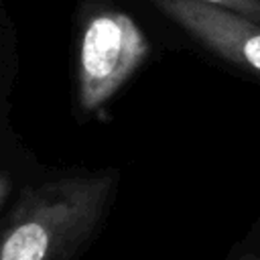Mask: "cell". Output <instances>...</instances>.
<instances>
[{
    "mask_svg": "<svg viewBox=\"0 0 260 260\" xmlns=\"http://www.w3.org/2000/svg\"><path fill=\"white\" fill-rule=\"evenodd\" d=\"M116 183L106 169L26 189L0 225V260H71L104 219Z\"/></svg>",
    "mask_w": 260,
    "mask_h": 260,
    "instance_id": "obj_1",
    "label": "cell"
},
{
    "mask_svg": "<svg viewBox=\"0 0 260 260\" xmlns=\"http://www.w3.org/2000/svg\"><path fill=\"white\" fill-rule=\"evenodd\" d=\"M150 53L136 20L120 10H100L83 26L77 55V98L85 112H102Z\"/></svg>",
    "mask_w": 260,
    "mask_h": 260,
    "instance_id": "obj_2",
    "label": "cell"
},
{
    "mask_svg": "<svg viewBox=\"0 0 260 260\" xmlns=\"http://www.w3.org/2000/svg\"><path fill=\"white\" fill-rule=\"evenodd\" d=\"M152 4L213 55L260 75V22L201 0H152Z\"/></svg>",
    "mask_w": 260,
    "mask_h": 260,
    "instance_id": "obj_3",
    "label": "cell"
},
{
    "mask_svg": "<svg viewBox=\"0 0 260 260\" xmlns=\"http://www.w3.org/2000/svg\"><path fill=\"white\" fill-rule=\"evenodd\" d=\"M201 2L228 8L232 12H238L242 16H248V18L260 22V0H201Z\"/></svg>",
    "mask_w": 260,
    "mask_h": 260,
    "instance_id": "obj_4",
    "label": "cell"
}]
</instances>
